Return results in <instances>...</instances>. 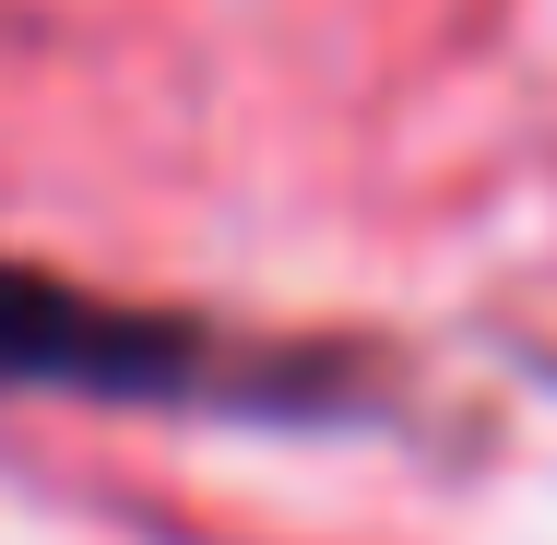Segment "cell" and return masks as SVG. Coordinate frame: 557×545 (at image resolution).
Masks as SVG:
<instances>
[{
	"label": "cell",
	"mask_w": 557,
	"mask_h": 545,
	"mask_svg": "<svg viewBox=\"0 0 557 545\" xmlns=\"http://www.w3.org/2000/svg\"><path fill=\"white\" fill-rule=\"evenodd\" d=\"M0 392H60V404H154V416H202L249 404L237 356L202 321L166 309H119L72 273H36L0 249Z\"/></svg>",
	"instance_id": "1"
}]
</instances>
